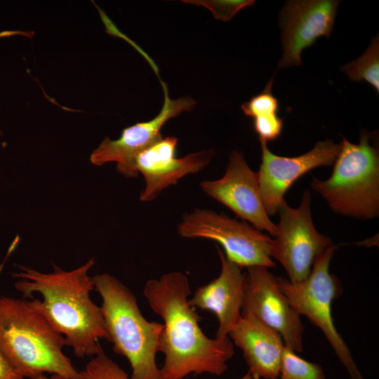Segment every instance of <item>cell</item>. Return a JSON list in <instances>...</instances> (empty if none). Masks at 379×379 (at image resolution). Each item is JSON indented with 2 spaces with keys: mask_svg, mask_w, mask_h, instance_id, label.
<instances>
[{
  "mask_svg": "<svg viewBox=\"0 0 379 379\" xmlns=\"http://www.w3.org/2000/svg\"><path fill=\"white\" fill-rule=\"evenodd\" d=\"M143 294L155 314L164 321L159 352L164 354V379H183L189 374L221 375L234 354L228 336L210 338L199 325L201 317L189 303L187 277L179 272L148 280Z\"/></svg>",
  "mask_w": 379,
  "mask_h": 379,
  "instance_id": "obj_1",
  "label": "cell"
},
{
  "mask_svg": "<svg viewBox=\"0 0 379 379\" xmlns=\"http://www.w3.org/2000/svg\"><path fill=\"white\" fill-rule=\"evenodd\" d=\"M94 258L70 271L53 265V271L41 272L27 266H19L13 274L17 279L15 288L28 300L72 348L79 358L97 354L102 349L98 340L109 337L100 307L91 298L94 289L88 271L94 265Z\"/></svg>",
  "mask_w": 379,
  "mask_h": 379,
  "instance_id": "obj_2",
  "label": "cell"
},
{
  "mask_svg": "<svg viewBox=\"0 0 379 379\" xmlns=\"http://www.w3.org/2000/svg\"><path fill=\"white\" fill-rule=\"evenodd\" d=\"M65 345L64 337L28 300L0 296V350L23 378L50 373L82 379L63 352Z\"/></svg>",
  "mask_w": 379,
  "mask_h": 379,
  "instance_id": "obj_3",
  "label": "cell"
},
{
  "mask_svg": "<svg viewBox=\"0 0 379 379\" xmlns=\"http://www.w3.org/2000/svg\"><path fill=\"white\" fill-rule=\"evenodd\" d=\"M92 279L109 342L114 353L128 360L130 379H164L156 362L163 324L147 321L134 293L115 277L102 273Z\"/></svg>",
  "mask_w": 379,
  "mask_h": 379,
  "instance_id": "obj_4",
  "label": "cell"
},
{
  "mask_svg": "<svg viewBox=\"0 0 379 379\" xmlns=\"http://www.w3.org/2000/svg\"><path fill=\"white\" fill-rule=\"evenodd\" d=\"M331 175L312 177V188L340 215L372 219L379 215V151L371 143V133L361 130L354 144L343 137Z\"/></svg>",
  "mask_w": 379,
  "mask_h": 379,
  "instance_id": "obj_5",
  "label": "cell"
},
{
  "mask_svg": "<svg viewBox=\"0 0 379 379\" xmlns=\"http://www.w3.org/2000/svg\"><path fill=\"white\" fill-rule=\"evenodd\" d=\"M338 246L331 244L314 261L311 272L303 281L291 282L277 277L280 289L299 315L307 317L321 329L351 379H364L351 352L338 333L332 317L333 301L340 295L339 279L329 272Z\"/></svg>",
  "mask_w": 379,
  "mask_h": 379,
  "instance_id": "obj_6",
  "label": "cell"
},
{
  "mask_svg": "<svg viewBox=\"0 0 379 379\" xmlns=\"http://www.w3.org/2000/svg\"><path fill=\"white\" fill-rule=\"evenodd\" d=\"M178 233L188 239L216 241L226 258L243 267H274L272 238L249 223L209 209L194 208L184 214Z\"/></svg>",
  "mask_w": 379,
  "mask_h": 379,
  "instance_id": "obj_7",
  "label": "cell"
},
{
  "mask_svg": "<svg viewBox=\"0 0 379 379\" xmlns=\"http://www.w3.org/2000/svg\"><path fill=\"white\" fill-rule=\"evenodd\" d=\"M277 233L272 239L271 258L279 261L288 280L300 282L310 274L316 259L333 244L315 228L311 213V193L305 190L298 208L284 200L277 213Z\"/></svg>",
  "mask_w": 379,
  "mask_h": 379,
  "instance_id": "obj_8",
  "label": "cell"
},
{
  "mask_svg": "<svg viewBox=\"0 0 379 379\" xmlns=\"http://www.w3.org/2000/svg\"><path fill=\"white\" fill-rule=\"evenodd\" d=\"M241 314H250L277 332L286 347L295 352L303 350L305 327L300 315L280 289L277 277L265 267L246 268Z\"/></svg>",
  "mask_w": 379,
  "mask_h": 379,
  "instance_id": "obj_9",
  "label": "cell"
},
{
  "mask_svg": "<svg viewBox=\"0 0 379 379\" xmlns=\"http://www.w3.org/2000/svg\"><path fill=\"white\" fill-rule=\"evenodd\" d=\"M201 190L222 204L255 228L274 237L276 225L267 213L260 196L258 173L249 167L242 152L233 150L224 175L200 182Z\"/></svg>",
  "mask_w": 379,
  "mask_h": 379,
  "instance_id": "obj_10",
  "label": "cell"
},
{
  "mask_svg": "<svg viewBox=\"0 0 379 379\" xmlns=\"http://www.w3.org/2000/svg\"><path fill=\"white\" fill-rule=\"evenodd\" d=\"M164 102L160 112L152 119L125 128L116 140L105 137L90 156L92 164L100 166L109 162L117 163V171L126 178L138 175L134 167L135 157L142 150L161 140V130L170 119L183 112L192 110L196 102L190 97L171 99L166 85L161 82Z\"/></svg>",
  "mask_w": 379,
  "mask_h": 379,
  "instance_id": "obj_11",
  "label": "cell"
},
{
  "mask_svg": "<svg viewBox=\"0 0 379 379\" xmlns=\"http://www.w3.org/2000/svg\"><path fill=\"white\" fill-rule=\"evenodd\" d=\"M260 142L262 161L257 173L260 196L269 216L277 213L286 192L295 180L315 168L333 165L340 149V144L325 140L303 154L286 157L273 154L267 142Z\"/></svg>",
  "mask_w": 379,
  "mask_h": 379,
  "instance_id": "obj_12",
  "label": "cell"
},
{
  "mask_svg": "<svg viewBox=\"0 0 379 379\" xmlns=\"http://www.w3.org/2000/svg\"><path fill=\"white\" fill-rule=\"evenodd\" d=\"M339 1H287L280 13L283 54L279 67L302 65L301 53L317 39L333 31Z\"/></svg>",
  "mask_w": 379,
  "mask_h": 379,
  "instance_id": "obj_13",
  "label": "cell"
},
{
  "mask_svg": "<svg viewBox=\"0 0 379 379\" xmlns=\"http://www.w3.org/2000/svg\"><path fill=\"white\" fill-rule=\"evenodd\" d=\"M178 141L173 136L162 138L135 157V169L145 180L140 194L141 201H153L184 176L198 173L208 166L215 155L213 149H204L177 158Z\"/></svg>",
  "mask_w": 379,
  "mask_h": 379,
  "instance_id": "obj_14",
  "label": "cell"
},
{
  "mask_svg": "<svg viewBox=\"0 0 379 379\" xmlns=\"http://www.w3.org/2000/svg\"><path fill=\"white\" fill-rule=\"evenodd\" d=\"M221 263L219 276L199 286L191 299L190 306L212 312L218 321L216 338L228 336L241 317L246 274L242 268L227 260L216 246Z\"/></svg>",
  "mask_w": 379,
  "mask_h": 379,
  "instance_id": "obj_15",
  "label": "cell"
},
{
  "mask_svg": "<svg viewBox=\"0 0 379 379\" xmlns=\"http://www.w3.org/2000/svg\"><path fill=\"white\" fill-rule=\"evenodd\" d=\"M228 337L241 350L253 379H277L285 347L281 335L250 314H241Z\"/></svg>",
  "mask_w": 379,
  "mask_h": 379,
  "instance_id": "obj_16",
  "label": "cell"
},
{
  "mask_svg": "<svg viewBox=\"0 0 379 379\" xmlns=\"http://www.w3.org/2000/svg\"><path fill=\"white\" fill-rule=\"evenodd\" d=\"M353 81H365L379 92V38H372L367 50L357 60L341 67Z\"/></svg>",
  "mask_w": 379,
  "mask_h": 379,
  "instance_id": "obj_17",
  "label": "cell"
},
{
  "mask_svg": "<svg viewBox=\"0 0 379 379\" xmlns=\"http://www.w3.org/2000/svg\"><path fill=\"white\" fill-rule=\"evenodd\" d=\"M279 377V379H326L321 366L305 360L286 346Z\"/></svg>",
  "mask_w": 379,
  "mask_h": 379,
  "instance_id": "obj_18",
  "label": "cell"
},
{
  "mask_svg": "<svg viewBox=\"0 0 379 379\" xmlns=\"http://www.w3.org/2000/svg\"><path fill=\"white\" fill-rule=\"evenodd\" d=\"M79 371L82 379H130L126 371L105 354L103 349Z\"/></svg>",
  "mask_w": 379,
  "mask_h": 379,
  "instance_id": "obj_19",
  "label": "cell"
},
{
  "mask_svg": "<svg viewBox=\"0 0 379 379\" xmlns=\"http://www.w3.org/2000/svg\"><path fill=\"white\" fill-rule=\"evenodd\" d=\"M272 80L273 78L261 93L241 105V109L246 116L255 119L277 114L279 102L272 93Z\"/></svg>",
  "mask_w": 379,
  "mask_h": 379,
  "instance_id": "obj_20",
  "label": "cell"
},
{
  "mask_svg": "<svg viewBox=\"0 0 379 379\" xmlns=\"http://www.w3.org/2000/svg\"><path fill=\"white\" fill-rule=\"evenodd\" d=\"M185 2L202 5L211 10L216 19L229 21L239 11L253 5L255 1H185Z\"/></svg>",
  "mask_w": 379,
  "mask_h": 379,
  "instance_id": "obj_21",
  "label": "cell"
},
{
  "mask_svg": "<svg viewBox=\"0 0 379 379\" xmlns=\"http://www.w3.org/2000/svg\"><path fill=\"white\" fill-rule=\"evenodd\" d=\"M254 130L260 141L267 142L278 138L282 131L283 120L278 114L253 119Z\"/></svg>",
  "mask_w": 379,
  "mask_h": 379,
  "instance_id": "obj_22",
  "label": "cell"
},
{
  "mask_svg": "<svg viewBox=\"0 0 379 379\" xmlns=\"http://www.w3.org/2000/svg\"><path fill=\"white\" fill-rule=\"evenodd\" d=\"M0 379H24L0 350Z\"/></svg>",
  "mask_w": 379,
  "mask_h": 379,
  "instance_id": "obj_23",
  "label": "cell"
},
{
  "mask_svg": "<svg viewBox=\"0 0 379 379\" xmlns=\"http://www.w3.org/2000/svg\"><path fill=\"white\" fill-rule=\"evenodd\" d=\"M34 379H69L65 376L58 375V374H51V376H47L46 374H41Z\"/></svg>",
  "mask_w": 379,
  "mask_h": 379,
  "instance_id": "obj_24",
  "label": "cell"
},
{
  "mask_svg": "<svg viewBox=\"0 0 379 379\" xmlns=\"http://www.w3.org/2000/svg\"><path fill=\"white\" fill-rule=\"evenodd\" d=\"M239 379H253V378L251 377V375H250V373L248 372H247L244 375H243L241 378Z\"/></svg>",
  "mask_w": 379,
  "mask_h": 379,
  "instance_id": "obj_25",
  "label": "cell"
}]
</instances>
